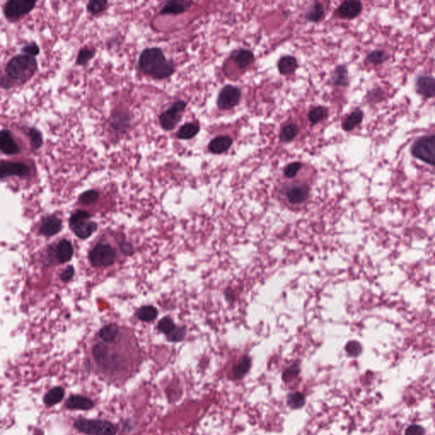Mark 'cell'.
<instances>
[{"label": "cell", "mask_w": 435, "mask_h": 435, "mask_svg": "<svg viewBox=\"0 0 435 435\" xmlns=\"http://www.w3.org/2000/svg\"><path fill=\"white\" fill-rule=\"evenodd\" d=\"M411 152L421 161L435 165V135L421 138L412 146Z\"/></svg>", "instance_id": "5b68a950"}, {"label": "cell", "mask_w": 435, "mask_h": 435, "mask_svg": "<svg viewBox=\"0 0 435 435\" xmlns=\"http://www.w3.org/2000/svg\"><path fill=\"white\" fill-rule=\"evenodd\" d=\"M200 130L199 124L188 123L185 124L178 129L177 137L181 140H191L198 134Z\"/></svg>", "instance_id": "cb8c5ba5"}, {"label": "cell", "mask_w": 435, "mask_h": 435, "mask_svg": "<svg viewBox=\"0 0 435 435\" xmlns=\"http://www.w3.org/2000/svg\"><path fill=\"white\" fill-rule=\"evenodd\" d=\"M252 366V360L249 356H244L239 363L234 366L232 369V373L234 377L240 379L248 372V371L250 370V367Z\"/></svg>", "instance_id": "484cf974"}, {"label": "cell", "mask_w": 435, "mask_h": 435, "mask_svg": "<svg viewBox=\"0 0 435 435\" xmlns=\"http://www.w3.org/2000/svg\"><path fill=\"white\" fill-rule=\"evenodd\" d=\"M107 4H108L107 1L91 0V1H89L87 8L90 13H92L93 15H97L106 10Z\"/></svg>", "instance_id": "d590c367"}, {"label": "cell", "mask_w": 435, "mask_h": 435, "mask_svg": "<svg viewBox=\"0 0 435 435\" xmlns=\"http://www.w3.org/2000/svg\"><path fill=\"white\" fill-rule=\"evenodd\" d=\"M298 67V62L292 56H283L278 63V69L282 75H290Z\"/></svg>", "instance_id": "7402d4cb"}, {"label": "cell", "mask_w": 435, "mask_h": 435, "mask_svg": "<svg viewBox=\"0 0 435 435\" xmlns=\"http://www.w3.org/2000/svg\"><path fill=\"white\" fill-rule=\"evenodd\" d=\"M65 406L69 409H78L86 411L94 407V402L89 398L71 396L65 402Z\"/></svg>", "instance_id": "ffe728a7"}, {"label": "cell", "mask_w": 435, "mask_h": 435, "mask_svg": "<svg viewBox=\"0 0 435 435\" xmlns=\"http://www.w3.org/2000/svg\"><path fill=\"white\" fill-rule=\"evenodd\" d=\"M97 227L98 226L96 222L89 220H81L70 226V228L76 236L82 240L89 238L97 230Z\"/></svg>", "instance_id": "7c38bea8"}, {"label": "cell", "mask_w": 435, "mask_h": 435, "mask_svg": "<svg viewBox=\"0 0 435 435\" xmlns=\"http://www.w3.org/2000/svg\"><path fill=\"white\" fill-rule=\"evenodd\" d=\"M185 107L186 103L183 100H178L168 110L163 112L159 117L161 128L167 131L174 129L181 119V113L185 111Z\"/></svg>", "instance_id": "8992f818"}, {"label": "cell", "mask_w": 435, "mask_h": 435, "mask_svg": "<svg viewBox=\"0 0 435 435\" xmlns=\"http://www.w3.org/2000/svg\"><path fill=\"white\" fill-rule=\"evenodd\" d=\"M232 139L227 135L214 138L209 145V150L214 154H221L230 149Z\"/></svg>", "instance_id": "e0dca14e"}, {"label": "cell", "mask_w": 435, "mask_h": 435, "mask_svg": "<svg viewBox=\"0 0 435 435\" xmlns=\"http://www.w3.org/2000/svg\"><path fill=\"white\" fill-rule=\"evenodd\" d=\"M362 119H363V113L360 110L354 111L343 121V129L345 131L353 130L354 128L361 123Z\"/></svg>", "instance_id": "d4e9b609"}, {"label": "cell", "mask_w": 435, "mask_h": 435, "mask_svg": "<svg viewBox=\"0 0 435 435\" xmlns=\"http://www.w3.org/2000/svg\"><path fill=\"white\" fill-rule=\"evenodd\" d=\"M64 394L65 391L62 387H55L52 388L51 390L48 391L45 396L44 401L47 405H53L62 401L64 397Z\"/></svg>", "instance_id": "4316f807"}, {"label": "cell", "mask_w": 435, "mask_h": 435, "mask_svg": "<svg viewBox=\"0 0 435 435\" xmlns=\"http://www.w3.org/2000/svg\"><path fill=\"white\" fill-rule=\"evenodd\" d=\"M305 404V396L300 392H295L289 394L288 397V404L292 409H299Z\"/></svg>", "instance_id": "1f68e13d"}, {"label": "cell", "mask_w": 435, "mask_h": 435, "mask_svg": "<svg viewBox=\"0 0 435 435\" xmlns=\"http://www.w3.org/2000/svg\"><path fill=\"white\" fill-rule=\"evenodd\" d=\"M141 71L156 79H167L175 72V64L165 57L161 48H145L139 59Z\"/></svg>", "instance_id": "6da1fadb"}, {"label": "cell", "mask_w": 435, "mask_h": 435, "mask_svg": "<svg viewBox=\"0 0 435 435\" xmlns=\"http://www.w3.org/2000/svg\"><path fill=\"white\" fill-rule=\"evenodd\" d=\"M285 195L291 204H302L308 198L309 187L306 184H295L287 188Z\"/></svg>", "instance_id": "30bf717a"}, {"label": "cell", "mask_w": 435, "mask_h": 435, "mask_svg": "<svg viewBox=\"0 0 435 435\" xmlns=\"http://www.w3.org/2000/svg\"><path fill=\"white\" fill-rule=\"evenodd\" d=\"M30 175V168L23 162L13 161H1L0 164V177L3 178L11 176H17L20 178H26Z\"/></svg>", "instance_id": "9c48e42d"}, {"label": "cell", "mask_w": 435, "mask_h": 435, "mask_svg": "<svg viewBox=\"0 0 435 435\" xmlns=\"http://www.w3.org/2000/svg\"><path fill=\"white\" fill-rule=\"evenodd\" d=\"M62 228V220L57 216L49 215L45 217L39 226V233L45 237H51L59 233Z\"/></svg>", "instance_id": "8fae6325"}, {"label": "cell", "mask_w": 435, "mask_h": 435, "mask_svg": "<svg viewBox=\"0 0 435 435\" xmlns=\"http://www.w3.org/2000/svg\"><path fill=\"white\" fill-rule=\"evenodd\" d=\"M298 132L299 130H298L297 125L293 124H288L282 128V129H281V134H280L281 141L282 142H290L292 140H294L296 136L298 135Z\"/></svg>", "instance_id": "f1b7e54d"}, {"label": "cell", "mask_w": 435, "mask_h": 435, "mask_svg": "<svg viewBox=\"0 0 435 435\" xmlns=\"http://www.w3.org/2000/svg\"><path fill=\"white\" fill-rule=\"evenodd\" d=\"M55 258L61 264H65L66 262L72 259L74 253L73 246L72 242L66 239L59 242V243L55 247Z\"/></svg>", "instance_id": "5bb4252c"}, {"label": "cell", "mask_w": 435, "mask_h": 435, "mask_svg": "<svg viewBox=\"0 0 435 435\" xmlns=\"http://www.w3.org/2000/svg\"><path fill=\"white\" fill-rule=\"evenodd\" d=\"M386 59V55L384 52L375 51L372 52L369 56H368V61L375 64H378L381 62H384Z\"/></svg>", "instance_id": "bcb514c9"}, {"label": "cell", "mask_w": 435, "mask_h": 435, "mask_svg": "<svg viewBox=\"0 0 435 435\" xmlns=\"http://www.w3.org/2000/svg\"><path fill=\"white\" fill-rule=\"evenodd\" d=\"M0 149L5 155L18 154L20 152V147L12 138L11 131L3 129L0 134Z\"/></svg>", "instance_id": "4fadbf2b"}, {"label": "cell", "mask_w": 435, "mask_h": 435, "mask_svg": "<svg viewBox=\"0 0 435 435\" xmlns=\"http://www.w3.org/2000/svg\"><path fill=\"white\" fill-rule=\"evenodd\" d=\"M362 5L358 1H345L338 8L340 16L347 19H353L360 14Z\"/></svg>", "instance_id": "9a60e30c"}, {"label": "cell", "mask_w": 435, "mask_h": 435, "mask_svg": "<svg viewBox=\"0 0 435 435\" xmlns=\"http://www.w3.org/2000/svg\"><path fill=\"white\" fill-rule=\"evenodd\" d=\"M95 50H91L89 48H81L77 58V64L80 65H86L95 56Z\"/></svg>", "instance_id": "8d00e7d4"}, {"label": "cell", "mask_w": 435, "mask_h": 435, "mask_svg": "<svg viewBox=\"0 0 435 435\" xmlns=\"http://www.w3.org/2000/svg\"><path fill=\"white\" fill-rule=\"evenodd\" d=\"M99 193L96 190H89L82 193L79 196V201L82 205H90L99 199Z\"/></svg>", "instance_id": "836d02e7"}, {"label": "cell", "mask_w": 435, "mask_h": 435, "mask_svg": "<svg viewBox=\"0 0 435 435\" xmlns=\"http://www.w3.org/2000/svg\"><path fill=\"white\" fill-rule=\"evenodd\" d=\"M424 428L417 424L409 426L404 431V435H424Z\"/></svg>", "instance_id": "7bdbcfd3"}, {"label": "cell", "mask_w": 435, "mask_h": 435, "mask_svg": "<svg viewBox=\"0 0 435 435\" xmlns=\"http://www.w3.org/2000/svg\"><path fill=\"white\" fill-rule=\"evenodd\" d=\"M417 90L427 97L435 96V79L431 77H420L417 82Z\"/></svg>", "instance_id": "ac0fdd59"}, {"label": "cell", "mask_w": 435, "mask_h": 435, "mask_svg": "<svg viewBox=\"0 0 435 435\" xmlns=\"http://www.w3.org/2000/svg\"><path fill=\"white\" fill-rule=\"evenodd\" d=\"M327 115V110L323 106H317L312 108L308 112V120L313 125L318 124L319 122L323 120Z\"/></svg>", "instance_id": "4dcf8cb0"}, {"label": "cell", "mask_w": 435, "mask_h": 435, "mask_svg": "<svg viewBox=\"0 0 435 435\" xmlns=\"http://www.w3.org/2000/svg\"><path fill=\"white\" fill-rule=\"evenodd\" d=\"M116 258L117 249L106 241L95 242L89 252V262L94 268L110 267L115 264Z\"/></svg>", "instance_id": "3957f363"}, {"label": "cell", "mask_w": 435, "mask_h": 435, "mask_svg": "<svg viewBox=\"0 0 435 435\" xmlns=\"http://www.w3.org/2000/svg\"><path fill=\"white\" fill-rule=\"evenodd\" d=\"M225 296H226V298L227 301L232 302L234 300V292L230 288H228L226 292H225Z\"/></svg>", "instance_id": "c3c4849f"}, {"label": "cell", "mask_w": 435, "mask_h": 435, "mask_svg": "<svg viewBox=\"0 0 435 435\" xmlns=\"http://www.w3.org/2000/svg\"><path fill=\"white\" fill-rule=\"evenodd\" d=\"M38 68V63L33 56L18 55L8 62L5 71L11 79L27 81L34 75Z\"/></svg>", "instance_id": "7a4b0ae2"}, {"label": "cell", "mask_w": 435, "mask_h": 435, "mask_svg": "<svg viewBox=\"0 0 435 435\" xmlns=\"http://www.w3.org/2000/svg\"><path fill=\"white\" fill-rule=\"evenodd\" d=\"M348 81L349 80L346 68L343 65L338 66L332 76L331 83H333L334 85L344 86L348 84Z\"/></svg>", "instance_id": "83f0119b"}, {"label": "cell", "mask_w": 435, "mask_h": 435, "mask_svg": "<svg viewBox=\"0 0 435 435\" xmlns=\"http://www.w3.org/2000/svg\"><path fill=\"white\" fill-rule=\"evenodd\" d=\"M75 270L72 265H70L68 267L65 268L64 271H62L60 275V278L63 282H68L71 281L73 276H74Z\"/></svg>", "instance_id": "ee69618b"}, {"label": "cell", "mask_w": 435, "mask_h": 435, "mask_svg": "<svg viewBox=\"0 0 435 435\" xmlns=\"http://www.w3.org/2000/svg\"><path fill=\"white\" fill-rule=\"evenodd\" d=\"M91 218V214L88 211L83 210V209H78L75 212L72 213V215L70 217L69 220V225L71 226L72 224L77 223L79 221L84 220H89Z\"/></svg>", "instance_id": "ab89813d"}, {"label": "cell", "mask_w": 435, "mask_h": 435, "mask_svg": "<svg viewBox=\"0 0 435 435\" xmlns=\"http://www.w3.org/2000/svg\"><path fill=\"white\" fill-rule=\"evenodd\" d=\"M158 315V308L151 305L142 306L136 312L137 318L144 322H150L154 321Z\"/></svg>", "instance_id": "603a6c76"}, {"label": "cell", "mask_w": 435, "mask_h": 435, "mask_svg": "<svg viewBox=\"0 0 435 435\" xmlns=\"http://www.w3.org/2000/svg\"><path fill=\"white\" fill-rule=\"evenodd\" d=\"M232 58L240 68L245 69L253 63L254 61V55L253 52H251L250 50L240 49L234 53Z\"/></svg>", "instance_id": "44dd1931"}, {"label": "cell", "mask_w": 435, "mask_h": 435, "mask_svg": "<svg viewBox=\"0 0 435 435\" xmlns=\"http://www.w3.org/2000/svg\"><path fill=\"white\" fill-rule=\"evenodd\" d=\"M192 2L187 1H169L160 11L161 15H178L190 7Z\"/></svg>", "instance_id": "d6986e66"}, {"label": "cell", "mask_w": 435, "mask_h": 435, "mask_svg": "<svg viewBox=\"0 0 435 435\" xmlns=\"http://www.w3.org/2000/svg\"><path fill=\"white\" fill-rule=\"evenodd\" d=\"M120 247L121 250L123 251L124 254H127V255H130V254L134 253V247H133V246H132L130 243H129L127 242H123L121 243Z\"/></svg>", "instance_id": "7dc6e473"}, {"label": "cell", "mask_w": 435, "mask_h": 435, "mask_svg": "<svg viewBox=\"0 0 435 435\" xmlns=\"http://www.w3.org/2000/svg\"><path fill=\"white\" fill-rule=\"evenodd\" d=\"M33 0H11L4 6V15L11 21H16L34 9Z\"/></svg>", "instance_id": "52a82bcc"}, {"label": "cell", "mask_w": 435, "mask_h": 435, "mask_svg": "<svg viewBox=\"0 0 435 435\" xmlns=\"http://www.w3.org/2000/svg\"><path fill=\"white\" fill-rule=\"evenodd\" d=\"M241 96L242 93L240 89L234 86L227 85L224 87L219 94L217 104L221 110H229L238 105V103L240 102Z\"/></svg>", "instance_id": "ba28073f"}, {"label": "cell", "mask_w": 435, "mask_h": 435, "mask_svg": "<svg viewBox=\"0 0 435 435\" xmlns=\"http://www.w3.org/2000/svg\"><path fill=\"white\" fill-rule=\"evenodd\" d=\"M299 372H300L299 365L298 363L293 364V365H291V367H288V369L284 371L282 378L286 383L291 382L292 379H294L295 377H298Z\"/></svg>", "instance_id": "f35d334b"}, {"label": "cell", "mask_w": 435, "mask_h": 435, "mask_svg": "<svg viewBox=\"0 0 435 435\" xmlns=\"http://www.w3.org/2000/svg\"><path fill=\"white\" fill-rule=\"evenodd\" d=\"M185 335H186V328L185 326H176L167 336L168 339L171 342H180L185 338Z\"/></svg>", "instance_id": "74e56055"}, {"label": "cell", "mask_w": 435, "mask_h": 435, "mask_svg": "<svg viewBox=\"0 0 435 435\" xmlns=\"http://www.w3.org/2000/svg\"><path fill=\"white\" fill-rule=\"evenodd\" d=\"M176 327L175 322L170 317H164L158 322V328L161 333L168 335Z\"/></svg>", "instance_id": "e575fe53"}, {"label": "cell", "mask_w": 435, "mask_h": 435, "mask_svg": "<svg viewBox=\"0 0 435 435\" xmlns=\"http://www.w3.org/2000/svg\"><path fill=\"white\" fill-rule=\"evenodd\" d=\"M28 134L30 138V141H31L32 149L37 151L41 147L42 145H43V137H42L41 133L35 128H30V129H28Z\"/></svg>", "instance_id": "d6a6232c"}, {"label": "cell", "mask_w": 435, "mask_h": 435, "mask_svg": "<svg viewBox=\"0 0 435 435\" xmlns=\"http://www.w3.org/2000/svg\"><path fill=\"white\" fill-rule=\"evenodd\" d=\"M345 350L350 356L357 357L362 352V347L357 341H350L347 343Z\"/></svg>", "instance_id": "60d3db41"}, {"label": "cell", "mask_w": 435, "mask_h": 435, "mask_svg": "<svg viewBox=\"0 0 435 435\" xmlns=\"http://www.w3.org/2000/svg\"><path fill=\"white\" fill-rule=\"evenodd\" d=\"M22 52H24L25 55H30V56H36L39 53V48L38 45L35 43H32L29 45H26L22 48Z\"/></svg>", "instance_id": "f6af8a7d"}, {"label": "cell", "mask_w": 435, "mask_h": 435, "mask_svg": "<svg viewBox=\"0 0 435 435\" xmlns=\"http://www.w3.org/2000/svg\"><path fill=\"white\" fill-rule=\"evenodd\" d=\"M122 328L120 325L115 324V323H110L107 325H104L101 329L99 330L98 333V338L99 340L104 341V342H113L114 340L117 339L118 336L120 335Z\"/></svg>", "instance_id": "2e32d148"}, {"label": "cell", "mask_w": 435, "mask_h": 435, "mask_svg": "<svg viewBox=\"0 0 435 435\" xmlns=\"http://www.w3.org/2000/svg\"><path fill=\"white\" fill-rule=\"evenodd\" d=\"M324 13H325V11H324L323 5L320 3H315L306 13V19L311 22H317L320 20H322Z\"/></svg>", "instance_id": "f546056e"}, {"label": "cell", "mask_w": 435, "mask_h": 435, "mask_svg": "<svg viewBox=\"0 0 435 435\" xmlns=\"http://www.w3.org/2000/svg\"><path fill=\"white\" fill-rule=\"evenodd\" d=\"M74 426L79 431L88 435H116L115 427L109 421L79 419Z\"/></svg>", "instance_id": "277c9868"}, {"label": "cell", "mask_w": 435, "mask_h": 435, "mask_svg": "<svg viewBox=\"0 0 435 435\" xmlns=\"http://www.w3.org/2000/svg\"><path fill=\"white\" fill-rule=\"evenodd\" d=\"M302 166L303 165L299 161L291 162V164L288 165L284 168L285 176H287L288 178H293L296 175H298V172L301 169Z\"/></svg>", "instance_id": "b9f144b4"}]
</instances>
